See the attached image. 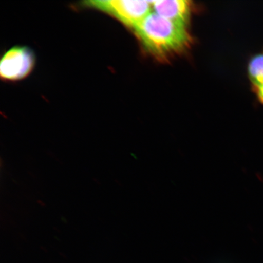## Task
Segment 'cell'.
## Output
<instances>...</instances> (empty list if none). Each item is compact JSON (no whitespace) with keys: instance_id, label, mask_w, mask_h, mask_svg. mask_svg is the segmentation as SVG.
Returning a JSON list of instances; mask_svg holds the SVG:
<instances>
[{"instance_id":"obj_2","label":"cell","mask_w":263,"mask_h":263,"mask_svg":"<svg viewBox=\"0 0 263 263\" xmlns=\"http://www.w3.org/2000/svg\"><path fill=\"white\" fill-rule=\"evenodd\" d=\"M84 5L112 16L123 24L133 28L150 14L152 3L148 1L127 0H93Z\"/></svg>"},{"instance_id":"obj_4","label":"cell","mask_w":263,"mask_h":263,"mask_svg":"<svg viewBox=\"0 0 263 263\" xmlns=\"http://www.w3.org/2000/svg\"><path fill=\"white\" fill-rule=\"evenodd\" d=\"M151 3L153 12L162 17L186 26L191 12L190 2L186 0H159Z\"/></svg>"},{"instance_id":"obj_1","label":"cell","mask_w":263,"mask_h":263,"mask_svg":"<svg viewBox=\"0 0 263 263\" xmlns=\"http://www.w3.org/2000/svg\"><path fill=\"white\" fill-rule=\"evenodd\" d=\"M143 45L160 57L182 51L190 44L186 26L151 12L134 28Z\"/></svg>"},{"instance_id":"obj_5","label":"cell","mask_w":263,"mask_h":263,"mask_svg":"<svg viewBox=\"0 0 263 263\" xmlns=\"http://www.w3.org/2000/svg\"><path fill=\"white\" fill-rule=\"evenodd\" d=\"M248 73L254 89L263 84V53L255 55L250 61Z\"/></svg>"},{"instance_id":"obj_3","label":"cell","mask_w":263,"mask_h":263,"mask_svg":"<svg viewBox=\"0 0 263 263\" xmlns=\"http://www.w3.org/2000/svg\"><path fill=\"white\" fill-rule=\"evenodd\" d=\"M34 52L25 46H15L3 54L0 62V76L6 81H17L28 77L34 68Z\"/></svg>"},{"instance_id":"obj_6","label":"cell","mask_w":263,"mask_h":263,"mask_svg":"<svg viewBox=\"0 0 263 263\" xmlns=\"http://www.w3.org/2000/svg\"><path fill=\"white\" fill-rule=\"evenodd\" d=\"M255 90L256 91V94H257L258 100L260 103L263 104V84L257 88H256Z\"/></svg>"}]
</instances>
